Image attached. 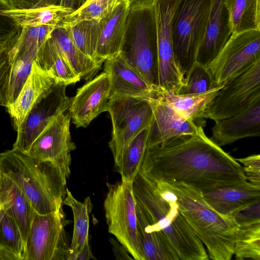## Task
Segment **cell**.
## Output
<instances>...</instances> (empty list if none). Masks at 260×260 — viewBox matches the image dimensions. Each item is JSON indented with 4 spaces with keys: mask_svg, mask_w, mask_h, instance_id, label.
<instances>
[{
    "mask_svg": "<svg viewBox=\"0 0 260 260\" xmlns=\"http://www.w3.org/2000/svg\"><path fill=\"white\" fill-rule=\"evenodd\" d=\"M107 111L112 124L109 146L118 172L125 149L140 132L149 127L152 111L146 99L129 96L110 98Z\"/></svg>",
    "mask_w": 260,
    "mask_h": 260,
    "instance_id": "ba28073f",
    "label": "cell"
},
{
    "mask_svg": "<svg viewBox=\"0 0 260 260\" xmlns=\"http://www.w3.org/2000/svg\"><path fill=\"white\" fill-rule=\"evenodd\" d=\"M210 139L220 147L260 136V101L233 116L215 121Z\"/></svg>",
    "mask_w": 260,
    "mask_h": 260,
    "instance_id": "e0dca14e",
    "label": "cell"
},
{
    "mask_svg": "<svg viewBox=\"0 0 260 260\" xmlns=\"http://www.w3.org/2000/svg\"><path fill=\"white\" fill-rule=\"evenodd\" d=\"M67 86L54 83L40 96L17 132L12 149L26 153L44 129L69 109L71 99L66 95Z\"/></svg>",
    "mask_w": 260,
    "mask_h": 260,
    "instance_id": "4fadbf2b",
    "label": "cell"
},
{
    "mask_svg": "<svg viewBox=\"0 0 260 260\" xmlns=\"http://www.w3.org/2000/svg\"><path fill=\"white\" fill-rule=\"evenodd\" d=\"M54 83L50 74L34 61L30 74L14 102L7 110L18 131L26 116L40 96Z\"/></svg>",
    "mask_w": 260,
    "mask_h": 260,
    "instance_id": "ffe728a7",
    "label": "cell"
},
{
    "mask_svg": "<svg viewBox=\"0 0 260 260\" xmlns=\"http://www.w3.org/2000/svg\"><path fill=\"white\" fill-rule=\"evenodd\" d=\"M25 244L15 220L0 208V260H23Z\"/></svg>",
    "mask_w": 260,
    "mask_h": 260,
    "instance_id": "1f68e13d",
    "label": "cell"
},
{
    "mask_svg": "<svg viewBox=\"0 0 260 260\" xmlns=\"http://www.w3.org/2000/svg\"><path fill=\"white\" fill-rule=\"evenodd\" d=\"M148 127L140 132L125 149L118 173L121 181L133 183L147 148Z\"/></svg>",
    "mask_w": 260,
    "mask_h": 260,
    "instance_id": "836d02e7",
    "label": "cell"
},
{
    "mask_svg": "<svg viewBox=\"0 0 260 260\" xmlns=\"http://www.w3.org/2000/svg\"><path fill=\"white\" fill-rule=\"evenodd\" d=\"M234 252L237 260H260V222L238 226Z\"/></svg>",
    "mask_w": 260,
    "mask_h": 260,
    "instance_id": "e575fe53",
    "label": "cell"
},
{
    "mask_svg": "<svg viewBox=\"0 0 260 260\" xmlns=\"http://www.w3.org/2000/svg\"><path fill=\"white\" fill-rule=\"evenodd\" d=\"M55 28L49 25L21 27L18 35L11 42L10 52L34 51L38 52L40 56L45 43Z\"/></svg>",
    "mask_w": 260,
    "mask_h": 260,
    "instance_id": "8d00e7d4",
    "label": "cell"
},
{
    "mask_svg": "<svg viewBox=\"0 0 260 260\" xmlns=\"http://www.w3.org/2000/svg\"><path fill=\"white\" fill-rule=\"evenodd\" d=\"M233 217L238 226L260 222V201L239 211Z\"/></svg>",
    "mask_w": 260,
    "mask_h": 260,
    "instance_id": "60d3db41",
    "label": "cell"
},
{
    "mask_svg": "<svg viewBox=\"0 0 260 260\" xmlns=\"http://www.w3.org/2000/svg\"><path fill=\"white\" fill-rule=\"evenodd\" d=\"M50 37L81 79L89 80L97 74L102 64L83 54L74 43L65 28H55Z\"/></svg>",
    "mask_w": 260,
    "mask_h": 260,
    "instance_id": "83f0119b",
    "label": "cell"
},
{
    "mask_svg": "<svg viewBox=\"0 0 260 260\" xmlns=\"http://www.w3.org/2000/svg\"><path fill=\"white\" fill-rule=\"evenodd\" d=\"M74 11L60 5L33 9H13L4 13L13 18L20 27L49 25L61 27L64 19Z\"/></svg>",
    "mask_w": 260,
    "mask_h": 260,
    "instance_id": "f546056e",
    "label": "cell"
},
{
    "mask_svg": "<svg viewBox=\"0 0 260 260\" xmlns=\"http://www.w3.org/2000/svg\"><path fill=\"white\" fill-rule=\"evenodd\" d=\"M62 208L46 214L35 211L25 243L23 260H64L68 253Z\"/></svg>",
    "mask_w": 260,
    "mask_h": 260,
    "instance_id": "30bf717a",
    "label": "cell"
},
{
    "mask_svg": "<svg viewBox=\"0 0 260 260\" xmlns=\"http://www.w3.org/2000/svg\"><path fill=\"white\" fill-rule=\"evenodd\" d=\"M130 3H132L133 2H134L135 1H137V0H128Z\"/></svg>",
    "mask_w": 260,
    "mask_h": 260,
    "instance_id": "7dc6e473",
    "label": "cell"
},
{
    "mask_svg": "<svg viewBox=\"0 0 260 260\" xmlns=\"http://www.w3.org/2000/svg\"><path fill=\"white\" fill-rule=\"evenodd\" d=\"M109 77L105 72L89 80L71 99L69 108L73 123L86 127L101 113L107 111L110 99Z\"/></svg>",
    "mask_w": 260,
    "mask_h": 260,
    "instance_id": "2e32d148",
    "label": "cell"
},
{
    "mask_svg": "<svg viewBox=\"0 0 260 260\" xmlns=\"http://www.w3.org/2000/svg\"><path fill=\"white\" fill-rule=\"evenodd\" d=\"M213 0H178L172 22L175 60L184 76L197 62Z\"/></svg>",
    "mask_w": 260,
    "mask_h": 260,
    "instance_id": "8992f818",
    "label": "cell"
},
{
    "mask_svg": "<svg viewBox=\"0 0 260 260\" xmlns=\"http://www.w3.org/2000/svg\"><path fill=\"white\" fill-rule=\"evenodd\" d=\"M71 119L69 112L60 114L44 129L25 153L36 159L53 162L67 178L71 173V152L76 149L70 131Z\"/></svg>",
    "mask_w": 260,
    "mask_h": 260,
    "instance_id": "5bb4252c",
    "label": "cell"
},
{
    "mask_svg": "<svg viewBox=\"0 0 260 260\" xmlns=\"http://www.w3.org/2000/svg\"><path fill=\"white\" fill-rule=\"evenodd\" d=\"M37 62L50 74L55 83L68 86L81 79L50 37L45 43Z\"/></svg>",
    "mask_w": 260,
    "mask_h": 260,
    "instance_id": "f1b7e54d",
    "label": "cell"
},
{
    "mask_svg": "<svg viewBox=\"0 0 260 260\" xmlns=\"http://www.w3.org/2000/svg\"><path fill=\"white\" fill-rule=\"evenodd\" d=\"M39 53L33 51H20L9 53V66L0 85L2 106L6 109L17 98L27 80L34 61Z\"/></svg>",
    "mask_w": 260,
    "mask_h": 260,
    "instance_id": "cb8c5ba5",
    "label": "cell"
},
{
    "mask_svg": "<svg viewBox=\"0 0 260 260\" xmlns=\"http://www.w3.org/2000/svg\"><path fill=\"white\" fill-rule=\"evenodd\" d=\"M145 99L152 111V118L148 127L147 147L160 144L173 138L194 134L206 124L205 119L193 120L182 117L152 94Z\"/></svg>",
    "mask_w": 260,
    "mask_h": 260,
    "instance_id": "9a60e30c",
    "label": "cell"
},
{
    "mask_svg": "<svg viewBox=\"0 0 260 260\" xmlns=\"http://www.w3.org/2000/svg\"><path fill=\"white\" fill-rule=\"evenodd\" d=\"M159 182L175 195L180 212L206 247L209 259L230 260L238 226L234 218L211 208L204 201L201 191L191 186Z\"/></svg>",
    "mask_w": 260,
    "mask_h": 260,
    "instance_id": "277c9868",
    "label": "cell"
},
{
    "mask_svg": "<svg viewBox=\"0 0 260 260\" xmlns=\"http://www.w3.org/2000/svg\"><path fill=\"white\" fill-rule=\"evenodd\" d=\"M108 192L104 202L109 233L135 260H145L138 226L136 202L132 183L121 181L107 183Z\"/></svg>",
    "mask_w": 260,
    "mask_h": 260,
    "instance_id": "52a82bcc",
    "label": "cell"
},
{
    "mask_svg": "<svg viewBox=\"0 0 260 260\" xmlns=\"http://www.w3.org/2000/svg\"><path fill=\"white\" fill-rule=\"evenodd\" d=\"M0 170L18 186L37 213L62 208L67 178L53 162L12 149L0 153Z\"/></svg>",
    "mask_w": 260,
    "mask_h": 260,
    "instance_id": "3957f363",
    "label": "cell"
},
{
    "mask_svg": "<svg viewBox=\"0 0 260 260\" xmlns=\"http://www.w3.org/2000/svg\"><path fill=\"white\" fill-rule=\"evenodd\" d=\"M0 208L15 220L25 244L35 210L18 186L1 170Z\"/></svg>",
    "mask_w": 260,
    "mask_h": 260,
    "instance_id": "603a6c76",
    "label": "cell"
},
{
    "mask_svg": "<svg viewBox=\"0 0 260 260\" xmlns=\"http://www.w3.org/2000/svg\"><path fill=\"white\" fill-rule=\"evenodd\" d=\"M201 192L205 203L225 216L233 217L239 211L260 201V185L248 181Z\"/></svg>",
    "mask_w": 260,
    "mask_h": 260,
    "instance_id": "ac0fdd59",
    "label": "cell"
},
{
    "mask_svg": "<svg viewBox=\"0 0 260 260\" xmlns=\"http://www.w3.org/2000/svg\"><path fill=\"white\" fill-rule=\"evenodd\" d=\"M178 0H153L157 30V88L177 94L184 76L176 63L173 44L172 22Z\"/></svg>",
    "mask_w": 260,
    "mask_h": 260,
    "instance_id": "8fae6325",
    "label": "cell"
},
{
    "mask_svg": "<svg viewBox=\"0 0 260 260\" xmlns=\"http://www.w3.org/2000/svg\"><path fill=\"white\" fill-rule=\"evenodd\" d=\"M130 4L128 0H123L111 15L100 21L96 58L102 64L120 52Z\"/></svg>",
    "mask_w": 260,
    "mask_h": 260,
    "instance_id": "7402d4cb",
    "label": "cell"
},
{
    "mask_svg": "<svg viewBox=\"0 0 260 260\" xmlns=\"http://www.w3.org/2000/svg\"><path fill=\"white\" fill-rule=\"evenodd\" d=\"M87 0H61L60 5L72 9H79Z\"/></svg>",
    "mask_w": 260,
    "mask_h": 260,
    "instance_id": "bcb514c9",
    "label": "cell"
},
{
    "mask_svg": "<svg viewBox=\"0 0 260 260\" xmlns=\"http://www.w3.org/2000/svg\"><path fill=\"white\" fill-rule=\"evenodd\" d=\"M217 86L208 69L196 62L185 76L178 94L202 93Z\"/></svg>",
    "mask_w": 260,
    "mask_h": 260,
    "instance_id": "74e56055",
    "label": "cell"
},
{
    "mask_svg": "<svg viewBox=\"0 0 260 260\" xmlns=\"http://www.w3.org/2000/svg\"><path fill=\"white\" fill-rule=\"evenodd\" d=\"M232 34L228 12L223 0H213L197 62L207 67L218 54Z\"/></svg>",
    "mask_w": 260,
    "mask_h": 260,
    "instance_id": "d6986e66",
    "label": "cell"
},
{
    "mask_svg": "<svg viewBox=\"0 0 260 260\" xmlns=\"http://www.w3.org/2000/svg\"><path fill=\"white\" fill-rule=\"evenodd\" d=\"M14 9H33L60 5L61 0H10Z\"/></svg>",
    "mask_w": 260,
    "mask_h": 260,
    "instance_id": "b9f144b4",
    "label": "cell"
},
{
    "mask_svg": "<svg viewBox=\"0 0 260 260\" xmlns=\"http://www.w3.org/2000/svg\"><path fill=\"white\" fill-rule=\"evenodd\" d=\"M104 72L109 77L110 99L114 96H129L146 99L155 88L118 56L104 62Z\"/></svg>",
    "mask_w": 260,
    "mask_h": 260,
    "instance_id": "44dd1931",
    "label": "cell"
},
{
    "mask_svg": "<svg viewBox=\"0 0 260 260\" xmlns=\"http://www.w3.org/2000/svg\"><path fill=\"white\" fill-rule=\"evenodd\" d=\"M11 42H0V85L9 68ZM1 106L2 100L0 94V107Z\"/></svg>",
    "mask_w": 260,
    "mask_h": 260,
    "instance_id": "7bdbcfd3",
    "label": "cell"
},
{
    "mask_svg": "<svg viewBox=\"0 0 260 260\" xmlns=\"http://www.w3.org/2000/svg\"><path fill=\"white\" fill-rule=\"evenodd\" d=\"M136 203L179 260H208L205 246L184 218L174 193L139 172L132 183Z\"/></svg>",
    "mask_w": 260,
    "mask_h": 260,
    "instance_id": "7a4b0ae2",
    "label": "cell"
},
{
    "mask_svg": "<svg viewBox=\"0 0 260 260\" xmlns=\"http://www.w3.org/2000/svg\"><path fill=\"white\" fill-rule=\"evenodd\" d=\"M14 9L10 0H0V42H10L18 35L21 27L4 11Z\"/></svg>",
    "mask_w": 260,
    "mask_h": 260,
    "instance_id": "f35d334b",
    "label": "cell"
},
{
    "mask_svg": "<svg viewBox=\"0 0 260 260\" xmlns=\"http://www.w3.org/2000/svg\"><path fill=\"white\" fill-rule=\"evenodd\" d=\"M115 257L117 259H134L127 249L117 240L112 238L109 239Z\"/></svg>",
    "mask_w": 260,
    "mask_h": 260,
    "instance_id": "ee69618b",
    "label": "cell"
},
{
    "mask_svg": "<svg viewBox=\"0 0 260 260\" xmlns=\"http://www.w3.org/2000/svg\"><path fill=\"white\" fill-rule=\"evenodd\" d=\"M123 0H87L66 17L61 27L84 20L100 21L111 15Z\"/></svg>",
    "mask_w": 260,
    "mask_h": 260,
    "instance_id": "d590c367",
    "label": "cell"
},
{
    "mask_svg": "<svg viewBox=\"0 0 260 260\" xmlns=\"http://www.w3.org/2000/svg\"><path fill=\"white\" fill-rule=\"evenodd\" d=\"M241 164L247 180L260 185V155L252 154L244 158H235Z\"/></svg>",
    "mask_w": 260,
    "mask_h": 260,
    "instance_id": "ab89813d",
    "label": "cell"
},
{
    "mask_svg": "<svg viewBox=\"0 0 260 260\" xmlns=\"http://www.w3.org/2000/svg\"><path fill=\"white\" fill-rule=\"evenodd\" d=\"M223 85L217 86L204 93L192 94H178L156 87L152 95L168 105L182 117L197 120L205 119L207 108Z\"/></svg>",
    "mask_w": 260,
    "mask_h": 260,
    "instance_id": "d4e9b609",
    "label": "cell"
},
{
    "mask_svg": "<svg viewBox=\"0 0 260 260\" xmlns=\"http://www.w3.org/2000/svg\"><path fill=\"white\" fill-rule=\"evenodd\" d=\"M232 33L260 30V0H223Z\"/></svg>",
    "mask_w": 260,
    "mask_h": 260,
    "instance_id": "4dcf8cb0",
    "label": "cell"
},
{
    "mask_svg": "<svg viewBox=\"0 0 260 260\" xmlns=\"http://www.w3.org/2000/svg\"><path fill=\"white\" fill-rule=\"evenodd\" d=\"M260 59V30L232 33L217 56L206 67L218 86Z\"/></svg>",
    "mask_w": 260,
    "mask_h": 260,
    "instance_id": "7c38bea8",
    "label": "cell"
},
{
    "mask_svg": "<svg viewBox=\"0 0 260 260\" xmlns=\"http://www.w3.org/2000/svg\"><path fill=\"white\" fill-rule=\"evenodd\" d=\"M63 204L69 206L74 217V230L71 244L69 248L66 260H74L76 255L89 242L88 231L89 214L92 204L89 197L83 202L77 200L67 188Z\"/></svg>",
    "mask_w": 260,
    "mask_h": 260,
    "instance_id": "4316f807",
    "label": "cell"
},
{
    "mask_svg": "<svg viewBox=\"0 0 260 260\" xmlns=\"http://www.w3.org/2000/svg\"><path fill=\"white\" fill-rule=\"evenodd\" d=\"M136 212L139 234L145 259L179 260L137 203Z\"/></svg>",
    "mask_w": 260,
    "mask_h": 260,
    "instance_id": "484cf974",
    "label": "cell"
},
{
    "mask_svg": "<svg viewBox=\"0 0 260 260\" xmlns=\"http://www.w3.org/2000/svg\"><path fill=\"white\" fill-rule=\"evenodd\" d=\"M139 172L153 181L183 183L202 192L248 181L242 165L208 138L203 127L147 147Z\"/></svg>",
    "mask_w": 260,
    "mask_h": 260,
    "instance_id": "6da1fadb",
    "label": "cell"
},
{
    "mask_svg": "<svg viewBox=\"0 0 260 260\" xmlns=\"http://www.w3.org/2000/svg\"><path fill=\"white\" fill-rule=\"evenodd\" d=\"M119 55L150 86H157V30L153 0L131 3Z\"/></svg>",
    "mask_w": 260,
    "mask_h": 260,
    "instance_id": "5b68a950",
    "label": "cell"
},
{
    "mask_svg": "<svg viewBox=\"0 0 260 260\" xmlns=\"http://www.w3.org/2000/svg\"><path fill=\"white\" fill-rule=\"evenodd\" d=\"M95 259L92 253L89 242L86 243L83 248L76 255L74 260H89Z\"/></svg>",
    "mask_w": 260,
    "mask_h": 260,
    "instance_id": "f6af8a7d",
    "label": "cell"
},
{
    "mask_svg": "<svg viewBox=\"0 0 260 260\" xmlns=\"http://www.w3.org/2000/svg\"><path fill=\"white\" fill-rule=\"evenodd\" d=\"M260 101V59L223 84L207 108L205 118L214 121L243 111Z\"/></svg>",
    "mask_w": 260,
    "mask_h": 260,
    "instance_id": "9c48e42d",
    "label": "cell"
},
{
    "mask_svg": "<svg viewBox=\"0 0 260 260\" xmlns=\"http://www.w3.org/2000/svg\"><path fill=\"white\" fill-rule=\"evenodd\" d=\"M63 27L83 54L102 64L96 58V50L100 31V21L84 20Z\"/></svg>",
    "mask_w": 260,
    "mask_h": 260,
    "instance_id": "d6a6232c",
    "label": "cell"
}]
</instances>
